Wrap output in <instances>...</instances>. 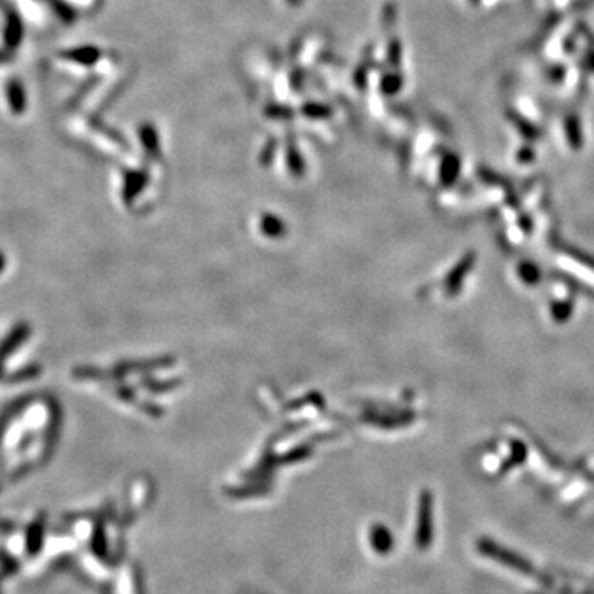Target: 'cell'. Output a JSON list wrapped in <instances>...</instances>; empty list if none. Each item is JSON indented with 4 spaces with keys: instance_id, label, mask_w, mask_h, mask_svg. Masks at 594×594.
I'll list each match as a JSON object with an SVG mask.
<instances>
[{
    "instance_id": "3957f363",
    "label": "cell",
    "mask_w": 594,
    "mask_h": 594,
    "mask_svg": "<svg viewBox=\"0 0 594 594\" xmlns=\"http://www.w3.org/2000/svg\"><path fill=\"white\" fill-rule=\"evenodd\" d=\"M372 544H373V548H375L378 553H386L393 545L390 532H388L385 527H380V525L375 527L372 532Z\"/></svg>"
},
{
    "instance_id": "7a4b0ae2",
    "label": "cell",
    "mask_w": 594,
    "mask_h": 594,
    "mask_svg": "<svg viewBox=\"0 0 594 594\" xmlns=\"http://www.w3.org/2000/svg\"><path fill=\"white\" fill-rule=\"evenodd\" d=\"M429 513H431L429 512V500L424 499L421 504L418 533H416V541H418L419 548H426L431 541V515Z\"/></svg>"
},
{
    "instance_id": "6da1fadb",
    "label": "cell",
    "mask_w": 594,
    "mask_h": 594,
    "mask_svg": "<svg viewBox=\"0 0 594 594\" xmlns=\"http://www.w3.org/2000/svg\"><path fill=\"white\" fill-rule=\"evenodd\" d=\"M479 550L482 551V553L487 555V556H490V558H494V560H497V561H502V563L508 565V567H512V568H515V569H520V572H523V573L530 572V567H528V565L522 558H518V556L511 553V551L500 548V546L492 544V541L484 540L482 544L479 545Z\"/></svg>"
}]
</instances>
